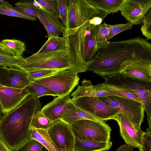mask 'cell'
Masks as SVG:
<instances>
[{
    "label": "cell",
    "instance_id": "1",
    "mask_svg": "<svg viewBox=\"0 0 151 151\" xmlns=\"http://www.w3.org/2000/svg\"><path fill=\"white\" fill-rule=\"evenodd\" d=\"M142 61L151 62V44L137 37L110 42L98 50L93 59L86 64V68L105 79L131 64Z\"/></svg>",
    "mask_w": 151,
    "mask_h": 151
},
{
    "label": "cell",
    "instance_id": "2",
    "mask_svg": "<svg viewBox=\"0 0 151 151\" xmlns=\"http://www.w3.org/2000/svg\"><path fill=\"white\" fill-rule=\"evenodd\" d=\"M39 98L28 95L0 120V137L12 151H18L31 139L30 125L34 115L41 110Z\"/></svg>",
    "mask_w": 151,
    "mask_h": 151
},
{
    "label": "cell",
    "instance_id": "3",
    "mask_svg": "<svg viewBox=\"0 0 151 151\" xmlns=\"http://www.w3.org/2000/svg\"><path fill=\"white\" fill-rule=\"evenodd\" d=\"M72 31L70 42L67 47L51 52H37L24 58V70L72 69L78 73L86 71V64L81 55V32L78 28Z\"/></svg>",
    "mask_w": 151,
    "mask_h": 151
},
{
    "label": "cell",
    "instance_id": "4",
    "mask_svg": "<svg viewBox=\"0 0 151 151\" xmlns=\"http://www.w3.org/2000/svg\"><path fill=\"white\" fill-rule=\"evenodd\" d=\"M69 125L76 138L83 140L98 142L110 141L111 129L104 121L83 119Z\"/></svg>",
    "mask_w": 151,
    "mask_h": 151
},
{
    "label": "cell",
    "instance_id": "5",
    "mask_svg": "<svg viewBox=\"0 0 151 151\" xmlns=\"http://www.w3.org/2000/svg\"><path fill=\"white\" fill-rule=\"evenodd\" d=\"M104 79L106 83L124 87L139 98L146 113L149 127H151V83L126 77L120 73Z\"/></svg>",
    "mask_w": 151,
    "mask_h": 151
},
{
    "label": "cell",
    "instance_id": "6",
    "mask_svg": "<svg viewBox=\"0 0 151 151\" xmlns=\"http://www.w3.org/2000/svg\"><path fill=\"white\" fill-rule=\"evenodd\" d=\"M99 98L119 110L130 121L137 131L142 129L141 126L145 117L144 108L142 104L127 97L110 96Z\"/></svg>",
    "mask_w": 151,
    "mask_h": 151
},
{
    "label": "cell",
    "instance_id": "7",
    "mask_svg": "<svg viewBox=\"0 0 151 151\" xmlns=\"http://www.w3.org/2000/svg\"><path fill=\"white\" fill-rule=\"evenodd\" d=\"M76 71L69 69L59 71L54 74L34 81L55 93L58 96L69 95L79 82Z\"/></svg>",
    "mask_w": 151,
    "mask_h": 151
},
{
    "label": "cell",
    "instance_id": "8",
    "mask_svg": "<svg viewBox=\"0 0 151 151\" xmlns=\"http://www.w3.org/2000/svg\"><path fill=\"white\" fill-rule=\"evenodd\" d=\"M67 18L65 27L75 29L86 22L98 16L100 10L88 0H68Z\"/></svg>",
    "mask_w": 151,
    "mask_h": 151
},
{
    "label": "cell",
    "instance_id": "9",
    "mask_svg": "<svg viewBox=\"0 0 151 151\" xmlns=\"http://www.w3.org/2000/svg\"><path fill=\"white\" fill-rule=\"evenodd\" d=\"M9 68L0 66V103L3 115L19 104L29 94L25 89L6 86Z\"/></svg>",
    "mask_w": 151,
    "mask_h": 151
},
{
    "label": "cell",
    "instance_id": "10",
    "mask_svg": "<svg viewBox=\"0 0 151 151\" xmlns=\"http://www.w3.org/2000/svg\"><path fill=\"white\" fill-rule=\"evenodd\" d=\"M71 99L75 106L105 122L109 118L120 113L116 108L102 101L97 96H85Z\"/></svg>",
    "mask_w": 151,
    "mask_h": 151
},
{
    "label": "cell",
    "instance_id": "11",
    "mask_svg": "<svg viewBox=\"0 0 151 151\" xmlns=\"http://www.w3.org/2000/svg\"><path fill=\"white\" fill-rule=\"evenodd\" d=\"M47 132L58 148L65 151H73L75 137L69 124L58 120L53 122Z\"/></svg>",
    "mask_w": 151,
    "mask_h": 151
},
{
    "label": "cell",
    "instance_id": "12",
    "mask_svg": "<svg viewBox=\"0 0 151 151\" xmlns=\"http://www.w3.org/2000/svg\"><path fill=\"white\" fill-rule=\"evenodd\" d=\"M92 19L82 25L81 55L83 60L86 64L93 59L98 50L96 38L99 26L94 24Z\"/></svg>",
    "mask_w": 151,
    "mask_h": 151
},
{
    "label": "cell",
    "instance_id": "13",
    "mask_svg": "<svg viewBox=\"0 0 151 151\" xmlns=\"http://www.w3.org/2000/svg\"><path fill=\"white\" fill-rule=\"evenodd\" d=\"M151 8V0H126L119 11L128 22L137 25L142 23Z\"/></svg>",
    "mask_w": 151,
    "mask_h": 151
},
{
    "label": "cell",
    "instance_id": "14",
    "mask_svg": "<svg viewBox=\"0 0 151 151\" xmlns=\"http://www.w3.org/2000/svg\"><path fill=\"white\" fill-rule=\"evenodd\" d=\"M113 119L117 122L119 127L120 135L126 144L135 148L142 146V129L137 131L130 121L121 113L109 118L108 120Z\"/></svg>",
    "mask_w": 151,
    "mask_h": 151
},
{
    "label": "cell",
    "instance_id": "15",
    "mask_svg": "<svg viewBox=\"0 0 151 151\" xmlns=\"http://www.w3.org/2000/svg\"><path fill=\"white\" fill-rule=\"evenodd\" d=\"M119 73L124 76L151 83V62H139L121 69Z\"/></svg>",
    "mask_w": 151,
    "mask_h": 151
},
{
    "label": "cell",
    "instance_id": "16",
    "mask_svg": "<svg viewBox=\"0 0 151 151\" xmlns=\"http://www.w3.org/2000/svg\"><path fill=\"white\" fill-rule=\"evenodd\" d=\"M72 101L69 95L58 96L45 106L40 111L53 122L60 119Z\"/></svg>",
    "mask_w": 151,
    "mask_h": 151
},
{
    "label": "cell",
    "instance_id": "17",
    "mask_svg": "<svg viewBox=\"0 0 151 151\" xmlns=\"http://www.w3.org/2000/svg\"><path fill=\"white\" fill-rule=\"evenodd\" d=\"M72 97V99L85 96H95L99 97L115 96L122 97L120 96L109 92L102 90L93 85L90 81L84 79L82 85L78 86L77 89L69 96Z\"/></svg>",
    "mask_w": 151,
    "mask_h": 151
},
{
    "label": "cell",
    "instance_id": "18",
    "mask_svg": "<svg viewBox=\"0 0 151 151\" xmlns=\"http://www.w3.org/2000/svg\"><path fill=\"white\" fill-rule=\"evenodd\" d=\"M38 19L46 30L48 38L63 34L65 28L58 18L40 9Z\"/></svg>",
    "mask_w": 151,
    "mask_h": 151
},
{
    "label": "cell",
    "instance_id": "19",
    "mask_svg": "<svg viewBox=\"0 0 151 151\" xmlns=\"http://www.w3.org/2000/svg\"><path fill=\"white\" fill-rule=\"evenodd\" d=\"M60 119L68 124L83 119H89L98 122L103 121L92 114L77 107L74 104L72 101Z\"/></svg>",
    "mask_w": 151,
    "mask_h": 151
},
{
    "label": "cell",
    "instance_id": "20",
    "mask_svg": "<svg viewBox=\"0 0 151 151\" xmlns=\"http://www.w3.org/2000/svg\"><path fill=\"white\" fill-rule=\"evenodd\" d=\"M6 86L15 88L24 89L31 82L25 70L9 68Z\"/></svg>",
    "mask_w": 151,
    "mask_h": 151
},
{
    "label": "cell",
    "instance_id": "21",
    "mask_svg": "<svg viewBox=\"0 0 151 151\" xmlns=\"http://www.w3.org/2000/svg\"><path fill=\"white\" fill-rule=\"evenodd\" d=\"M72 33L71 29H65L62 37L54 36L48 38L47 42L37 52H49L65 48L70 42Z\"/></svg>",
    "mask_w": 151,
    "mask_h": 151
},
{
    "label": "cell",
    "instance_id": "22",
    "mask_svg": "<svg viewBox=\"0 0 151 151\" xmlns=\"http://www.w3.org/2000/svg\"><path fill=\"white\" fill-rule=\"evenodd\" d=\"M26 48L24 43L20 40L7 39L0 41V50L1 52L15 58H22Z\"/></svg>",
    "mask_w": 151,
    "mask_h": 151
},
{
    "label": "cell",
    "instance_id": "23",
    "mask_svg": "<svg viewBox=\"0 0 151 151\" xmlns=\"http://www.w3.org/2000/svg\"><path fill=\"white\" fill-rule=\"evenodd\" d=\"M101 12L98 17L102 19L108 14L119 11L126 0H88Z\"/></svg>",
    "mask_w": 151,
    "mask_h": 151
},
{
    "label": "cell",
    "instance_id": "24",
    "mask_svg": "<svg viewBox=\"0 0 151 151\" xmlns=\"http://www.w3.org/2000/svg\"><path fill=\"white\" fill-rule=\"evenodd\" d=\"M112 143L83 140L75 138L74 150L78 151H106L111 147Z\"/></svg>",
    "mask_w": 151,
    "mask_h": 151
},
{
    "label": "cell",
    "instance_id": "25",
    "mask_svg": "<svg viewBox=\"0 0 151 151\" xmlns=\"http://www.w3.org/2000/svg\"><path fill=\"white\" fill-rule=\"evenodd\" d=\"M96 86L101 90L112 93L122 97H127L133 99L142 104L140 99L135 94L131 91L123 86L105 82L96 85Z\"/></svg>",
    "mask_w": 151,
    "mask_h": 151
},
{
    "label": "cell",
    "instance_id": "26",
    "mask_svg": "<svg viewBox=\"0 0 151 151\" xmlns=\"http://www.w3.org/2000/svg\"><path fill=\"white\" fill-rule=\"evenodd\" d=\"M32 130L31 139L39 142L48 151H65L56 146L47 133V130L34 129Z\"/></svg>",
    "mask_w": 151,
    "mask_h": 151
},
{
    "label": "cell",
    "instance_id": "27",
    "mask_svg": "<svg viewBox=\"0 0 151 151\" xmlns=\"http://www.w3.org/2000/svg\"><path fill=\"white\" fill-rule=\"evenodd\" d=\"M14 8L26 15L38 18L40 8L36 0H20L15 4Z\"/></svg>",
    "mask_w": 151,
    "mask_h": 151
},
{
    "label": "cell",
    "instance_id": "28",
    "mask_svg": "<svg viewBox=\"0 0 151 151\" xmlns=\"http://www.w3.org/2000/svg\"><path fill=\"white\" fill-rule=\"evenodd\" d=\"M24 89L29 94L35 96L39 99L45 96H58L55 93L47 87L34 81L31 82Z\"/></svg>",
    "mask_w": 151,
    "mask_h": 151
},
{
    "label": "cell",
    "instance_id": "29",
    "mask_svg": "<svg viewBox=\"0 0 151 151\" xmlns=\"http://www.w3.org/2000/svg\"><path fill=\"white\" fill-rule=\"evenodd\" d=\"M0 14L21 18L35 21L36 17L28 16L15 10L13 6L8 1L3 0L0 4Z\"/></svg>",
    "mask_w": 151,
    "mask_h": 151
},
{
    "label": "cell",
    "instance_id": "30",
    "mask_svg": "<svg viewBox=\"0 0 151 151\" xmlns=\"http://www.w3.org/2000/svg\"><path fill=\"white\" fill-rule=\"evenodd\" d=\"M53 122L45 116L40 111L33 116L31 122L30 129L47 130L52 126Z\"/></svg>",
    "mask_w": 151,
    "mask_h": 151
},
{
    "label": "cell",
    "instance_id": "31",
    "mask_svg": "<svg viewBox=\"0 0 151 151\" xmlns=\"http://www.w3.org/2000/svg\"><path fill=\"white\" fill-rule=\"evenodd\" d=\"M24 58L23 57L17 58L0 52V66L24 70Z\"/></svg>",
    "mask_w": 151,
    "mask_h": 151
},
{
    "label": "cell",
    "instance_id": "32",
    "mask_svg": "<svg viewBox=\"0 0 151 151\" xmlns=\"http://www.w3.org/2000/svg\"><path fill=\"white\" fill-rule=\"evenodd\" d=\"M43 11L60 19V15L58 0H36Z\"/></svg>",
    "mask_w": 151,
    "mask_h": 151
},
{
    "label": "cell",
    "instance_id": "33",
    "mask_svg": "<svg viewBox=\"0 0 151 151\" xmlns=\"http://www.w3.org/2000/svg\"><path fill=\"white\" fill-rule=\"evenodd\" d=\"M110 25L103 23L99 26L96 38L98 50L106 46L109 43L106 37L109 32Z\"/></svg>",
    "mask_w": 151,
    "mask_h": 151
},
{
    "label": "cell",
    "instance_id": "34",
    "mask_svg": "<svg viewBox=\"0 0 151 151\" xmlns=\"http://www.w3.org/2000/svg\"><path fill=\"white\" fill-rule=\"evenodd\" d=\"M59 70L49 69H37L27 71L32 81L54 74Z\"/></svg>",
    "mask_w": 151,
    "mask_h": 151
},
{
    "label": "cell",
    "instance_id": "35",
    "mask_svg": "<svg viewBox=\"0 0 151 151\" xmlns=\"http://www.w3.org/2000/svg\"><path fill=\"white\" fill-rule=\"evenodd\" d=\"M133 24L128 22L125 24H119L111 25L109 31L106 36L108 40L117 34L126 30L132 29Z\"/></svg>",
    "mask_w": 151,
    "mask_h": 151
},
{
    "label": "cell",
    "instance_id": "36",
    "mask_svg": "<svg viewBox=\"0 0 151 151\" xmlns=\"http://www.w3.org/2000/svg\"><path fill=\"white\" fill-rule=\"evenodd\" d=\"M140 29L143 35L147 40L151 39V9H150L144 17Z\"/></svg>",
    "mask_w": 151,
    "mask_h": 151
},
{
    "label": "cell",
    "instance_id": "37",
    "mask_svg": "<svg viewBox=\"0 0 151 151\" xmlns=\"http://www.w3.org/2000/svg\"><path fill=\"white\" fill-rule=\"evenodd\" d=\"M43 146L39 142L31 139L21 148L20 151H42Z\"/></svg>",
    "mask_w": 151,
    "mask_h": 151
},
{
    "label": "cell",
    "instance_id": "38",
    "mask_svg": "<svg viewBox=\"0 0 151 151\" xmlns=\"http://www.w3.org/2000/svg\"><path fill=\"white\" fill-rule=\"evenodd\" d=\"M61 19L65 27L66 24L68 0H58Z\"/></svg>",
    "mask_w": 151,
    "mask_h": 151
},
{
    "label": "cell",
    "instance_id": "39",
    "mask_svg": "<svg viewBox=\"0 0 151 151\" xmlns=\"http://www.w3.org/2000/svg\"><path fill=\"white\" fill-rule=\"evenodd\" d=\"M142 147L146 151H151V131L143 132L142 137Z\"/></svg>",
    "mask_w": 151,
    "mask_h": 151
},
{
    "label": "cell",
    "instance_id": "40",
    "mask_svg": "<svg viewBox=\"0 0 151 151\" xmlns=\"http://www.w3.org/2000/svg\"><path fill=\"white\" fill-rule=\"evenodd\" d=\"M133 147L127 144L121 145L116 151H133Z\"/></svg>",
    "mask_w": 151,
    "mask_h": 151
},
{
    "label": "cell",
    "instance_id": "41",
    "mask_svg": "<svg viewBox=\"0 0 151 151\" xmlns=\"http://www.w3.org/2000/svg\"><path fill=\"white\" fill-rule=\"evenodd\" d=\"M0 151H12L0 137Z\"/></svg>",
    "mask_w": 151,
    "mask_h": 151
},
{
    "label": "cell",
    "instance_id": "42",
    "mask_svg": "<svg viewBox=\"0 0 151 151\" xmlns=\"http://www.w3.org/2000/svg\"><path fill=\"white\" fill-rule=\"evenodd\" d=\"M3 113L2 111L0 103V120L3 116Z\"/></svg>",
    "mask_w": 151,
    "mask_h": 151
},
{
    "label": "cell",
    "instance_id": "43",
    "mask_svg": "<svg viewBox=\"0 0 151 151\" xmlns=\"http://www.w3.org/2000/svg\"><path fill=\"white\" fill-rule=\"evenodd\" d=\"M139 151H146L143 147H141L139 148Z\"/></svg>",
    "mask_w": 151,
    "mask_h": 151
},
{
    "label": "cell",
    "instance_id": "44",
    "mask_svg": "<svg viewBox=\"0 0 151 151\" xmlns=\"http://www.w3.org/2000/svg\"><path fill=\"white\" fill-rule=\"evenodd\" d=\"M4 0H0V3L2 2Z\"/></svg>",
    "mask_w": 151,
    "mask_h": 151
},
{
    "label": "cell",
    "instance_id": "45",
    "mask_svg": "<svg viewBox=\"0 0 151 151\" xmlns=\"http://www.w3.org/2000/svg\"><path fill=\"white\" fill-rule=\"evenodd\" d=\"M73 151H77V150H73Z\"/></svg>",
    "mask_w": 151,
    "mask_h": 151
},
{
    "label": "cell",
    "instance_id": "46",
    "mask_svg": "<svg viewBox=\"0 0 151 151\" xmlns=\"http://www.w3.org/2000/svg\"></svg>",
    "mask_w": 151,
    "mask_h": 151
}]
</instances>
